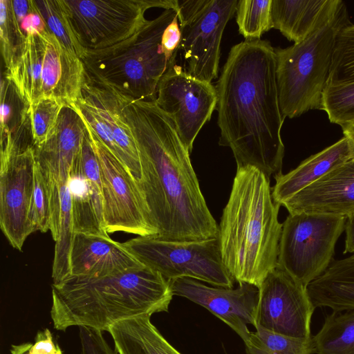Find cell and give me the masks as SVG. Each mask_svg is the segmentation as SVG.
<instances>
[{"mask_svg":"<svg viewBox=\"0 0 354 354\" xmlns=\"http://www.w3.org/2000/svg\"><path fill=\"white\" fill-rule=\"evenodd\" d=\"M349 24L344 2L333 0L324 17L304 40L285 48H274L279 106L285 118L322 110L337 36Z\"/></svg>","mask_w":354,"mask_h":354,"instance_id":"5","label":"cell"},{"mask_svg":"<svg viewBox=\"0 0 354 354\" xmlns=\"http://www.w3.org/2000/svg\"><path fill=\"white\" fill-rule=\"evenodd\" d=\"M86 128L99 163L106 232L155 237L157 232L137 180L87 125Z\"/></svg>","mask_w":354,"mask_h":354,"instance_id":"12","label":"cell"},{"mask_svg":"<svg viewBox=\"0 0 354 354\" xmlns=\"http://www.w3.org/2000/svg\"><path fill=\"white\" fill-rule=\"evenodd\" d=\"M282 206L301 212L344 216L354 212V157L337 166Z\"/></svg>","mask_w":354,"mask_h":354,"instance_id":"19","label":"cell"},{"mask_svg":"<svg viewBox=\"0 0 354 354\" xmlns=\"http://www.w3.org/2000/svg\"><path fill=\"white\" fill-rule=\"evenodd\" d=\"M272 0H240L236 8L239 32L245 40L260 39L272 28Z\"/></svg>","mask_w":354,"mask_h":354,"instance_id":"31","label":"cell"},{"mask_svg":"<svg viewBox=\"0 0 354 354\" xmlns=\"http://www.w3.org/2000/svg\"><path fill=\"white\" fill-rule=\"evenodd\" d=\"M313 340L316 354H354V310L328 314Z\"/></svg>","mask_w":354,"mask_h":354,"instance_id":"28","label":"cell"},{"mask_svg":"<svg viewBox=\"0 0 354 354\" xmlns=\"http://www.w3.org/2000/svg\"><path fill=\"white\" fill-rule=\"evenodd\" d=\"M32 10L19 21L21 28L26 35L41 32L48 28L35 6L34 0H32Z\"/></svg>","mask_w":354,"mask_h":354,"instance_id":"40","label":"cell"},{"mask_svg":"<svg viewBox=\"0 0 354 354\" xmlns=\"http://www.w3.org/2000/svg\"><path fill=\"white\" fill-rule=\"evenodd\" d=\"M30 105L15 86L6 78L1 82V156L26 151L34 147Z\"/></svg>","mask_w":354,"mask_h":354,"instance_id":"23","label":"cell"},{"mask_svg":"<svg viewBox=\"0 0 354 354\" xmlns=\"http://www.w3.org/2000/svg\"><path fill=\"white\" fill-rule=\"evenodd\" d=\"M181 32L177 16L165 28L162 37V46L164 52L170 59H176L180 48Z\"/></svg>","mask_w":354,"mask_h":354,"instance_id":"39","label":"cell"},{"mask_svg":"<svg viewBox=\"0 0 354 354\" xmlns=\"http://www.w3.org/2000/svg\"><path fill=\"white\" fill-rule=\"evenodd\" d=\"M11 354H63L62 349L53 340L48 328L39 330L35 337L34 343L26 342L13 344L10 348Z\"/></svg>","mask_w":354,"mask_h":354,"instance_id":"37","label":"cell"},{"mask_svg":"<svg viewBox=\"0 0 354 354\" xmlns=\"http://www.w3.org/2000/svg\"><path fill=\"white\" fill-rule=\"evenodd\" d=\"M173 292L169 281L142 266L100 277H74L52 285L54 328L87 326L109 331L115 323L167 312Z\"/></svg>","mask_w":354,"mask_h":354,"instance_id":"4","label":"cell"},{"mask_svg":"<svg viewBox=\"0 0 354 354\" xmlns=\"http://www.w3.org/2000/svg\"><path fill=\"white\" fill-rule=\"evenodd\" d=\"M176 16V10H165L129 39L86 51L82 61L87 79L136 100L155 101L161 78L176 64L164 52L162 37Z\"/></svg>","mask_w":354,"mask_h":354,"instance_id":"6","label":"cell"},{"mask_svg":"<svg viewBox=\"0 0 354 354\" xmlns=\"http://www.w3.org/2000/svg\"><path fill=\"white\" fill-rule=\"evenodd\" d=\"M68 178L55 180L57 182L59 209L56 233L55 254L52 268L53 283H59L70 276V254L74 236L72 201Z\"/></svg>","mask_w":354,"mask_h":354,"instance_id":"27","label":"cell"},{"mask_svg":"<svg viewBox=\"0 0 354 354\" xmlns=\"http://www.w3.org/2000/svg\"><path fill=\"white\" fill-rule=\"evenodd\" d=\"M346 222L344 216L289 214L282 223L277 267L307 287L333 260Z\"/></svg>","mask_w":354,"mask_h":354,"instance_id":"8","label":"cell"},{"mask_svg":"<svg viewBox=\"0 0 354 354\" xmlns=\"http://www.w3.org/2000/svg\"><path fill=\"white\" fill-rule=\"evenodd\" d=\"M5 78L29 104L54 98L75 106L86 80L84 64L47 28L26 35Z\"/></svg>","mask_w":354,"mask_h":354,"instance_id":"7","label":"cell"},{"mask_svg":"<svg viewBox=\"0 0 354 354\" xmlns=\"http://www.w3.org/2000/svg\"><path fill=\"white\" fill-rule=\"evenodd\" d=\"M75 106L97 138L139 181L142 174L139 153L122 113L120 93L86 77Z\"/></svg>","mask_w":354,"mask_h":354,"instance_id":"14","label":"cell"},{"mask_svg":"<svg viewBox=\"0 0 354 354\" xmlns=\"http://www.w3.org/2000/svg\"><path fill=\"white\" fill-rule=\"evenodd\" d=\"M245 344V354H314L313 338L301 339L269 331L257 325Z\"/></svg>","mask_w":354,"mask_h":354,"instance_id":"29","label":"cell"},{"mask_svg":"<svg viewBox=\"0 0 354 354\" xmlns=\"http://www.w3.org/2000/svg\"><path fill=\"white\" fill-rule=\"evenodd\" d=\"M344 137H345L350 145L353 157H354V120L342 127Z\"/></svg>","mask_w":354,"mask_h":354,"instance_id":"42","label":"cell"},{"mask_svg":"<svg viewBox=\"0 0 354 354\" xmlns=\"http://www.w3.org/2000/svg\"><path fill=\"white\" fill-rule=\"evenodd\" d=\"M120 96L138 147L142 172L138 184L157 232L155 237L167 241L217 238L218 225L201 190L190 152L171 119L154 101Z\"/></svg>","mask_w":354,"mask_h":354,"instance_id":"1","label":"cell"},{"mask_svg":"<svg viewBox=\"0 0 354 354\" xmlns=\"http://www.w3.org/2000/svg\"><path fill=\"white\" fill-rule=\"evenodd\" d=\"M322 110L331 123L341 127L354 120V80L328 82L322 96Z\"/></svg>","mask_w":354,"mask_h":354,"instance_id":"32","label":"cell"},{"mask_svg":"<svg viewBox=\"0 0 354 354\" xmlns=\"http://www.w3.org/2000/svg\"><path fill=\"white\" fill-rule=\"evenodd\" d=\"M279 207L267 175L252 166L237 167L217 239L223 264L239 284L259 288L277 267Z\"/></svg>","mask_w":354,"mask_h":354,"instance_id":"3","label":"cell"},{"mask_svg":"<svg viewBox=\"0 0 354 354\" xmlns=\"http://www.w3.org/2000/svg\"><path fill=\"white\" fill-rule=\"evenodd\" d=\"M237 0H177L184 71L212 83L218 77L221 41Z\"/></svg>","mask_w":354,"mask_h":354,"instance_id":"11","label":"cell"},{"mask_svg":"<svg viewBox=\"0 0 354 354\" xmlns=\"http://www.w3.org/2000/svg\"><path fill=\"white\" fill-rule=\"evenodd\" d=\"M333 0H272V28L297 44L316 28Z\"/></svg>","mask_w":354,"mask_h":354,"instance_id":"25","label":"cell"},{"mask_svg":"<svg viewBox=\"0 0 354 354\" xmlns=\"http://www.w3.org/2000/svg\"><path fill=\"white\" fill-rule=\"evenodd\" d=\"M142 266L122 243L109 235L74 233L68 277H100Z\"/></svg>","mask_w":354,"mask_h":354,"instance_id":"20","label":"cell"},{"mask_svg":"<svg viewBox=\"0 0 354 354\" xmlns=\"http://www.w3.org/2000/svg\"><path fill=\"white\" fill-rule=\"evenodd\" d=\"M0 226L9 243L21 250L32 233L29 212L34 187V147L0 158Z\"/></svg>","mask_w":354,"mask_h":354,"instance_id":"16","label":"cell"},{"mask_svg":"<svg viewBox=\"0 0 354 354\" xmlns=\"http://www.w3.org/2000/svg\"><path fill=\"white\" fill-rule=\"evenodd\" d=\"M354 80V25L344 26L336 39L328 82Z\"/></svg>","mask_w":354,"mask_h":354,"instance_id":"36","label":"cell"},{"mask_svg":"<svg viewBox=\"0 0 354 354\" xmlns=\"http://www.w3.org/2000/svg\"><path fill=\"white\" fill-rule=\"evenodd\" d=\"M68 186L74 232L107 236L99 163L87 128L69 172Z\"/></svg>","mask_w":354,"mask_h":354,"instance_id":"18","label":"cell"},{"mask_svg":"<svg viewBox=\"0 0 354 354\" xmlns=\"http://www.w3.org/2000/svg\"><path fill=\"white\" fill-rule=\"evenodd\" d=\"M307 292L315 308L335 312L354 310V253L333 260L327 270L310 283Z\"/></svg>","mask_w":354,"mask_h":354,"instance_id":"24","label":"cell"},{"mask_svg":"<svg viewBox=\"0 0 354 354\" xmlns=\"http://www.w3.org/2000/svg\"><path fill=\"white\" fill-rule=\"evenodd\" d=\"M353 157L348 140L343 137L322 151L310 156L287 174L274 176L272 188L274 202L281 206L292 196L326 173Z\"/></svg>","mask_w":354,"mask_h":354,"instance_id":"22","label":"cell"},{"mask_svg":"<svg viewBox=\"0 0 354 354\" xmlns=\"http://www.w3.org/2000/svg\"><path fill=\"white\" fill-rule=\"evenodd\" d=\"M62 1L86 52L107 48L131 37L147 22L145 12L150 8H177V0Z\"/></svg>","mask_w":354,"mask_h":354,"instance_id":"10","label":"cell"},{"mask_svg":"<svg viewBox=\"0 0 354 354\" xmlns=\"http://www.w3.org/2000/svg\"><path fill=\"white\" fill-rule=\"evenodd\" d=\"M217 100L216 89L212 83L189 75L174 64L161 78L154 102L171 119L191 153L194 140L209 121Z\"/></svg>","mask_w":354,"mask_h":354,"instance_id":"13","label":"cell"},{"mask_svg":"<svg viewBox=\"0 0 354 354\" xmlns=\"http://www.w3.org/2000/svg\"><path fill=\"white\" fill-rule=\"evenodd\" d=\"M64 105L54 98H44L30 105L29 115L34 147L41 145L53 134Z\"/></svg>","mask_w":354,"mask_h":354,"instance_id":"34","label":"cell"},{"mask_svg":"<svg viewBox=\"0 0 354 354\" xmlns=\"http://www.w3.org/2000/svg\"><path fill=\"white\" fill-rule=\"evenodd\" d=\"M215 87L219 145L231 149L237 167L252 166L269 178L281 173L285 118L270 42L245 40L233 46Z\"/></svg>","mask_w":354,"mask_h":354,"instance_id":"2","label":"cell"},{"mask_svg":"<svg viewBox=\"0 0 354 354\" xmlns=\"http://www.w3.org/2000/svg\"><path fill=\"white\" fill-rule=\"evenodd\" d=\"M81 354H118L103 337L102 331L87 326H79Z\"/></svg>","mask_w":354,"mask_h":354,"instance_id":"38","label":"cell"},{"mask_svg":"<svg viewBox=\"0 0 354 354\" xmlns=\"http://www.w3.org/2000/svg\"><path fill=\"white\" fill-rule=\"evenodd\" d=\"M256 326L290 337L310 339V323L315 306L307 287L277 267L263 281Z\"/></svg>","mask_w":354,"mask_h":354,"instance_id":"15","label":"cell"},{"mask_svg":"<svg viewBox=\"0 0 354 354\" xmlns=\"http://www.w3.org/2000/svg\"><path fill=\"white\" fill-rule=\"evenodd\" d=\"M344 230L346 239L344 253H354V212L346 217Z\"/></svg>","mask_w":354,"mask_h":354,"instance_id":"41","label":"cell"},{"mask_svg":"<svg viewBox=\"0 0 354 354\" xmlns=\"http://www.w3.org/2000/svg\"><path fill=\"white\" fill-rule=\"evenodd\" d=\"M150 315L129 318L109 329L118 354H181L151 322Z\"/></svg>","mask_w":354,"mask_h":354,"instance_id":"26","label":"cell"},{"mask_svg":"<svg viewBox=\"0 0 354 354\" xmlns=\"http://www.w3.org/2000/svg\"><path fill=\"white\" fill-rule=\"evenodd\" d=\"M122 244L142 264L169 281L191 278L216 287H233L234 280L223 264L217 238L167 241L138 236Z\"/></svg>","mask_w":354,"mask_h":354,"instance_id":"9","label":"cell"},{"mask_svg":"<svg viewBox=\"0 0 354 354\" xmlns=\"http://www.w3.org/2000/svg\"><path fill=\"white\" fill-rule=\"evenodd\" d=\"M34 2L49 31L71 53L82 59L86 52L80 46L74 35L62 1L34 0Z\"/></svg>","mask_w":354,"mask_h":354,"instance_id":"30","label":"cell"},{"mask_svg":"<svg viewBox=\"0 0 354 354\" xmlns=\"http://www.w3.org/2000/svg\"><path fill=\"white\" fill-rule=\"evenodd\" d=\"M86 131V124L75 106L64 105L53 134L34 147L35 160L47 177L57 180L68 176Z\"/></svg>","mask_w":354,"mask_h":354,"instance_id":"21","label":"cell"},{"mask_svg":"<svg viewBox=\"0 0 354 354\" xmlns=\"http://www.w3.org/2000/svg\"><path fill=\"white\" fill-rule=\"evenodd\" d=\"M29 223L32 230L46 232L50 230L51 220V199L46 178L35 160L34 187L32 195Z\"/></svg>","mask_w":354,"mask_h":354,"instance_id":"35","label":"cell"},{"mask_svg":"<svg viewBox=\"0 0 354 354\" xmlns=\"http://www.w3.org/2000/svg\"><path fill=\"white\" fill-rule=\"evenodd\" d=\"M174 295L185 297L205 308L231 327L245 343L250 335L248 325L256 326L259 289L243 283L232 288L210 287L191 278L169 281Z\"/></svg>","mask_w":354,"mask_h":354,"instance_id":"17","label":"cell"},{"mask_svg":"<svg viewBox=\"0 0 354 354\" xmlns=\"http://www.w3.org/2000/svg\"><path fill=\"white\" fill-rule=\"evenodd\" d=\"M26 35L22 30L11 0H0L1 52L7 69L22 48Z\"/></svg>","mask_w":354,"mask_h":354,"instance_id":"33","label":"cell"}]
</instances>
